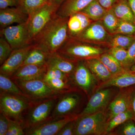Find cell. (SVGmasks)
Masks as SVG:
<instances>
[{"instance_id": "b9f144b4", "label": "cell", "mask_w": 135, "mask_h": 135, "mask_svg": "<svg viewBox=\"0 0 135 135\" xmlns=\"http://www.w3.org/2000/svg\"><path fill=\"white\" fill-rule=\"evenodd\" d=\"M20 0H0V10L7 8L19 7Z\"/></svg>"}, {"instance_id": "3957f363", "label": "cell", "mask_w": 135, "mask_h": 135, "mask_svg": "<svg viewBox=\"0 0 135 135\" xmlns=\"http://www.w3.org/2000/svg\"><path fill=\"white\" fill-rule=\"evenodd\" d=\"M32 100L5 92L0 94V111L8 118L22 123Z\"/></svg>"}, {"instance_id": "277c9868", "label": "cell", "mask_w": 135, "mask_h": 135, "mask_svg": "<svg viewBox=\"0 0 135 135\" xmlns=\"http://www.w3.org/2000/svg\"><path fill=\"white\" fill-rule=\"evenodd\" d=\"M108 116L104 111L78 116L75 120L74 135H103L106 133Z\"/></svg>"}, {"instance_id": "1f68e13d", "label": "cell", "mask_w": 135, "mask_h": 135, "mask_svg": "<svg viewBox=\"0 0 135 135\" xmlns=\"http://www.w3.org/2000/svg\"><path fill=\"white\" fill-rule=\"evenodd\" d=\"M49 2L50 0H20L18 7L29 16L35 11Z\"/></svg>"}, {"instance_id": "7402d4cb", "label": "cell", "mask_w": 135, "mask_h": 135, "mask_svg": "<svg viewBox=\"0 0 135 135\" xmlns=\"http://www.w3.org/2000/svg\"><path fill=\"white\" fill-rule=\"evenodd\" d=\"M94 77L103 82L113 77L110 72L98 57L83 60Z\"/></svg>"}, {"instance_id": "2e32d148", "label": "cell", "mask_w": 135, "mask_h": 135, "mask_svg": "<svg viewBox=\"0 0 135 135\" xmlns=\"http://www.w3.org/2000/svg\"><path fill=\"white\" fill-rule=\"evenodd\" d=\"M47 70V65H25L20 66L10 78L13 80L26 81L38 79L42 80Z\"/></svg>"}, {"instance_id": "52a82bcc", "label": "cell", "mask_w": 135, "mask_h": 135, "mask_svg": "<svg viewBox=\"0 0 135 135\" xmlns=\"http://www.w3.org/2000/svg\"><path fill=\"white\" fill-rule=\"evenodd\" d=\"M75 90L60 94L52 114L53 119L79 116L75 112L81 104V97Z\"/></svg>"}, {"instance_id": "9a60e30c", "label": "cell", "mask_w": 135, "mask_h": 135, "mask_svg": "<svg viewBox=\"0 0 135 135\" xmlns=\"http://www.w3.org/2000/svg\"><path fill=\"white\" fill-rule=\"evenodd\" d=\"M109 34L100 21L92 23L75 39L85 42H103L109 38Z\"/></svg>"}, {"instance_id": "d6986e66", "label": "cell", "mask_w": 135, "mask_h": 135, "mask_svg": "<svg viewBox=\"0 0 135 135\" xmlns=\"http://www.w3.org/2000/svg\"><path fill=\"white\" fill-rule=\"evenodd\" d=\"M78 61L66 58L56 52L50 55L47 65L60 70L70 79L75 70Z\"/></svg>"}, {"instance_id": "8992f818", "label": "cell", "mask_w": 135, "mask_h": 135, "mask_svg": "<svg viewBox=\"0 0 135 135\" xmlns=\"http://www.w3.org/2000/svg\"><path fill=\"white\" fill-rule=\"evenodd\" d=\"M58 8L55 4L49 2L29 15L27 24L32 42L35 38L56 15Z\"/></svg>"}, {"instance_id": "6da1fadb", "label": "cell", "mask_w": 135, "mask_h": 135, "mask_svg": "<svg viewBox=\"0 0 135 135\" xmlns=\"http://www.w3.org/2000/svg\"><path fill=\"white\" fill-rule=\"evenodd\" d=\"M68 19V17L55 15L33 39L32 43L49 55L57 52L69 39Z\"/></svg>"}, {"instance_id": "44dd1931", "label": "cell", "mask_w": 135, "mask_h": 135, "mask_svg": "<svg viewBox=\"0 0 135 135\" xmlns=\"http://www.w3.org/2000/svg\"><path fill=\"white\" fill-rule=\"evenodd\" d=\"M94 0H65L56 12V15L62 17L80 12Z\"/></svg>"}, {"instance_id": "74e56055", "label": "cell", "mask_w": 135, "mask_h": 135, "mask_svg": "<svg viewBox=\"0 0 135 135\" xmlns=\"http://www.w3.org/2000/svg\"><path fill=\"white\" fill-rule=\"evenodd\" d=\"M135 65V41L127 49L126 69L128 71Z\"/></svg>"}, {"instance_id": "7a4b0ae2", "label": "cell", "mask_w": 135, "mask_h": 135, "mask_svg": "<svg viewBox=\"0 0 135 135\" xmlns=\"http://www.w3.org/2000/svg\"><path fill=\"white\" fill-rule=\"evenodd\" d=\"M59 94L46 99L31 101L22 123L25 132L53 119L52 113Z\"/></svg>"}, {"instance_id": "9c48e42d", "label": "cell", "mask_w": 135, "mask_h": 135, "mask_svg": "<svg viewBox=\"0 0 135 135\" xmlns=\"http://www.w3.org/2000/svg\"><path fill=\"white\" fill-rule=\"evenodd\" d=\"M1 36L6 39L13 50L33 44L27 22L1 29Z\"/></svg>"}, {"instance_id": "5b68a950", "label": "cell", "mask_w": 135, "mask_h": 135, "mask_svg": "<svg viewBox=\"0 0 135 135\" xmlns=\"http://www.w3.org/2000/svg\"><path fill=\"white\" fill-rule=\"evenodd\" d=\"M84 43L77 39L69 38L57 53L64 57L75 61L98 57L103 53V50L100 48Z\"/></svg>"}, {"instance_id": "f35d334b", "label": "cell", "mask_w": 135, "mask_h": 135, "mask_svg": "<svg viewBox=\"0 0 135 135\" xmlns=\"http://www.w3.org/2000/svg\"><path fill=\"white\" fill-rule=\"evenodd\" d=\"M120 134L135 135V121L133 119L128 120L123 124Z\"/></svg>"}, {"instance_id": "bcb514c9", "label": "cell", "mask_w": 135, "mask_h": 135, "mask_svg": "<svg viewBox=\"0 0 135 135\" xmlns=\"http://www.w3.org/2000/svg\"><path fill=\"white\" fill-rule=\"evenodd\" d=\"M65 1V0H50V2L59 7Z\"/></svg>"}, {"instance_id": "ffe728a7", "label": "cell", "mask_w": 135, "mask_h": 135, "mask_svg": "<svg viewBox=\"0 0 135 135\" xmlns=\"http://www.w3.org/2000/svg\"><path fill=\"white\" fill-rule=\"evenodd\" d=\"M135 85V73L127 71L99 84L97 91L111 87L126 88Z\"/></svg>"}, {"instance_id": "484cf974", "label": "cell", "mask_w": 135, "mask_h": 135, "mask_svg": "<svg viewBox=\"0 0 135 135\" xmlns=\"http://www.w3.org/2000/svg\"><path fill=\"white\" fill-rule=\"evenodd\" d=\"M107 10L100 4L98 0H94L81 12L86 15L91 20L96 22L102 20Z\"/></svg>"}, {"instance_id": "4fadbf2b", "label": "cell", "mask_w": 135, "mask_h": 135, "mask_svg": "<svg viewBox=\"0 0 135 135\" xmlns=\"http://www.w3.org/2000/svg\"><path fill=\"white\" fill-rule=\"evenodd\" d=\"M78 117V116H69L53 119L38 127L27 131L25 132V135H57L64 126Z\"/></svg>"}, {"instance_id": "e575fe53", "label": "cell", "mask_w": 135, "mask_h": 135, "mask_svg": "<svg viewBox=\"0 0 135 135\" xmlns=\"http://www.w3.org/2000/svg\"><path fill=\"white\" fill-rule=\"evenodd\" d=\"M114 34L135 35V24L119 20L118 28Z\"/></svg>"}, {"instance_id": "e0dca14e", "label": "cell", "mask_w": 135, "mask_h": 135, "mask_svg": "<svg viewBox=\"0 0 135 135\" xmlns=\"http://www.w3.org/2000/svg\"><path fill=\"white\" fill-rule=\"evenodd\" d=\"M28 15L18 7L0 10L1 29L10 26L13 24L26 23L28 20Z\"/></svg>"}, {"instance_id": "60d3db41", "label": "cell", "mask_w": 135, "mask_h": 135, "mask_svg": "<svg viewBox=\"0 0 135 135\" xmlns=\"http://www.w3.org/2000/svg\"><path fill=\"white\" fill-rule=\"evenodd\" d=\"M9 125V118L5 114L0 113V135H6Z\"/></svg>"}, {"instance_id": "c3c4849f", "label": "cell", "mask_w": 135, "mask_h": 135, "mask_svg": "<svg viewBox=\"0 0 135 135\" xmlns=\"http://www.w3.org/2000/svg\"><path fill=\"white\" fill-rule=\"evenodd\" d=\"M135 68V65L134 66H133V67H132V68H131V70H132V69H133V68Z\"/></svg>"}, {"instance_id": "603a6c76", "label": "cell", "mask_w": 135, "mask_h": 135, "mask_svg": "<svg viewBox=\"0 0 135 135\" xmlns=\"http://www.w3.org/2000/svg\"><path fill=\"white\" fill-rule=\"evenodd\" d=\"M33 44L32 47L27 55L22 66L28 64L37 65H47L50 55L41 48Z\"/></svg>"}, {"instance_id": "ee69618b", "label": "cell", "mask_w": 135, "mask_h": 135, "mask_svg": "<svg viewBox=\"0 0 135 135\" xmlns=\"http://www.w3.org/2000/svg\"><path fill=\"white\" fill-rule=\"evenodd\" d=\"M131 110L133 113V119L135 121V90L133 93L132 99H131Z\"/></svg>"}, {"instance_id": "f546056e", "label": "cell", "mask_w": 135, "mask_h": 135, "mask_svg": "<svg viewBox=\"0 0 135 135\" xmlns=\"http://www.w3.org/2000/svg\"><path fill=\"white\" fill-rule=\"evenodd\" d=\"M101 20L106 30L110 33L114 34L118 28L119 19L116 17L112 8L107 10Z\"/></svg>"}, {"instance_id": "4dcf8cb0", "label": "cell", "mask_w": 135, "mask_h": 135, "mask_svg": "<svg viewBox=\"0 0 135 135\" xmlns=\"http://www.w3.org/2000/svg\"><path fill=\"white\" fill-rule=\"evenodd\" d=\"M70 81H71L57 79L44 81L56 92L62 94L74 89L70 84Z\"/></svg>"}, {"instance_id": "83f0119b", "label": "cell", "mask_w": 135, "mask_h": 135, "mask_svg": "<svg viewBox=\"0 0 135 135\" xmlns=\"http://www.w3.org/2000/svg\"><path fill=\"white\" fill-rule=\"evenodd\" d=\"M133 118V113L131 110L118 114L108 121L107 126L106 134L111 132L118 126L122 125L127 121Z\"/></svg>"}, {"instance_id": "4316f807", "label": "cell", "mask_w": 135, "mask_h": 135, "mask_svg": "<svg viewBox=\"0 0 135 135\" xmlns=\"http://www.w3.org/2000/svg\"><path fill=\"white\" fill-rule=\"evenodd\" d=\"M0 90L1 92L21 96L27 98L23 92L10 77L2 73H0Z\"/></svg>"}, {"instance_id": "d590c367", "label": "cell", "mask_w": 135, "mask_h": 135, "mask_svg": "<svg viewBox=\"0 0 135 135\" xmlns=\"http://www.w3.org/2000/svg\"><path fill=\"white\" fill-rule=\"evenodd\" d=\"M13 49L9 44L2 36L0 38V65H2L7 59Z\"/></svg>"}, {"instance_id": "ac0fdd59", "label": "cell", "mask_w": 135, "mask_h": 135, "mask_svg": "<svg viewBox=\"0 0 135 135\" xmlns=\"http://www.w3.org/2000/svg\"><path fill=\"white\" fill-rule=\"evenodd\" d=\"M91 23L92 20L81 11L70 16L67 21L69 38H76Z\"/></svg>"}, {"instance_id": "8d00e7d4", "label": "cell", "mask_w": 135, "mask_h": 135, "mask_svg": "<svg viewBox=\"0 0 135 135\" xmlns=\"http://www.w3.org/2000/svg\"><path fill=\"white\" fill-rule=\"evenodd\" d=\"M9 125L6 135H25V132L22 123L16 121L11 119L9 118Z\"/></svg>"}, {"instance_id": "f1b7e54d", "label": "cell", "mask_w": 135, "mask_h": 135, "mask_svg": "<svg viewBox=\"0 0 135 135\" xmlns=\"http://www.w3.org/2000/svg\"><path fill=\"white\" fill-rule=\"evenodd\" d=\"M135 41V35L115 34L109 42L112 47H117L127 50Z\"/></svg>"}, {"instance_id": "f6af8a7d", "label": "cell", "mask_w": 135, "mask_h": 135, "mask_svg": "<svg viewBox=\"0 0 135 135\" xmlns=\"http://www.w3.org/2000/svg\"><path fill=\"white\" fill-rule=\"evenodd\" d=\"M127 1L135 17V0H127Z\"/></svg>"}, {"instance_id": "d4e9b609", "label": "cell", "mask_w": 135, "mask_h": 135, "mask_svg": "<svg viewBox=\"0 0 135 135\" xmlns=\"http://www.w3.org/2000/svg\"><path fill=\"white\" fill-rule=\"evenodd\" d=\"M110 72L113 77L127 71L119 62L109 53H103L98 57Z\"/></svg>"}, {"instance_id": "cb8c5ba5", "label": "cell", "mask_w": 135, "mask_h": 135, "mask_svg": "<svg viewBox=\"0 0 135 135\" xmlns=\"http://www.w3.org/2000/svg\"><path fill=\"white\" fill-rule=\"evenodd\" d=\"M112 8L119 19L135 24V17L127 0H119Z\"/></svg>"}, {"instance_id": "7bdbcfd3", "label": "cell", "mask_w": 135, "mask_h": 135, "mask_svg": "<svg viewBox=\"0 0 135 135\" xmlns=\"http://www.w3.org/2000/svg\"><path fill=\"white\" fill-rule=\"evenodd\" d=\"M100 4L106 9L112 8L119 0H98Z\"/></svg>"}, {"instance_id": "30bf717a", "label": "cell", "mask_w": 135, "mask_h": 135, "mask_svg": "<svg viewBox=\"0 0 135 135\" xmlns=\"http://www.w3.org/2000/svg\"><path fill=\"white\" fill-rule=\"evenodd\" d=\"M95 77L91 72L83 60H79L70 80L86 93L92 89L95 83Z\"/></svg>"}, {"instance_id": "d6a6232c", "label": "cell", "mask_w": 135, "mask_h": 135, "mask_svg": "<svg viewBox=\"0 0 135 135\" xmlns=\"http://www.w3.org/2000/svg\"><path fill=\"white\" fill-rule=\"evenodd\" d=\"M108 53L118 60L123 67L126 70L127 50L122 48L112 47Z\"/></svg>"}, {"instance_id": "836d02e7", "label": "cell", "mask_w": 135, "mask_h": 135, "mask_svg": "<svg viewBox=\"0 0 135 135\" xmlns=\"http://www.w3.org/2000/svg\"><path fill=\"white\" fill-rule=\"evenodd\" d=\"M62 79L66 80H70V78L60 70L47 65V71L42 80L44 81H46L52 79Z\"/></svg>"}, {"instance_id": "5bb4252c", "label": "cell", "mask_w": 135, "mask_h": 135, "mask_svg": "<svg viewBox=\"0 0 135 135\" xmlns=\"http://www.w3.org/2000/svg\"><path fill=\"white\" fill-rule=\"evenodd\" d=\"M112 95L110 89H103L97 91L91 97L86 106L78 116L88 115L103 110L109 103Z\"/></svg>"}, {"instance_id": "7c38bea8", "label": "cell", "mask_w": 135, "mask_h": 135, "mask_svg": "<svg viewBox=\"0 0 135 135\" xmlns=\"http://www.w3.org/2000/svg\"><path fill=\"white\" fill-rule=\"evenodd\" d=\"M135 90V85L121 91L109 106L108 121L120 113L131 110V99Z\"/></svg>"}, {"instance_id": "ab89813d", "label": "cell", "mask_w": 135, "mask_h": 135, "mask_svg": "<svg viewBox=\"0 0 135 135\" xmlns=\"http://www.w3.org/2000/svg\"><path fill=\"white\" fill-rule=\"evenodd\" d=\"M76 119L71 121L64 126L57 135H74Z\"/></svg>"}, {"instance_id": "ba28073f", "label": "cell", "mask_w": 135, "mask_h": 135, "mask_svg": "<svg viewBox=\"0 0 135 135\" xmlns=\"http://www.w3.org/2000/svg\"><path fill=\"white\" fill-rule=\"evenodd\" d=\"M13 81L23 92L27 98L31 100L46 99L59 94L42 79Z\"/></svg>"}, {"instance_id": "8fae6325", "label": "cell", "mask_w": 135, "mask_h": 135, "mask_svg": "<svg viewBox=\"0 0 135 135\" xmlns=\"http://www.w3.org/2000/svg\"><path fill=\"white\" fill-rule=\"evenodd\" d=\"M33 44L13 50L11 54L1 65L0 73L10 77L22 66L27 53L32 47Z\"/></svg>"}, {"instance_id": "7dc6e473", "label": "cell", "mask_w": 135, "mask_h": 135, "mask_svg": "<svg viewBox=\"0 0 135 135\" xmlns=\"http://www.w3.org/2000/svg\"><path fill=\"white\" fill-rule=\"evenodd\" d=\"M131 71L135 73V68H133V69H132Z\"/></svg>"}]
</instances>
